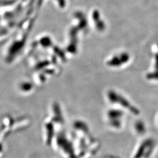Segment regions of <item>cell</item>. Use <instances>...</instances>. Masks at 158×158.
Here are the masks:
<instances>
[{
    "label": "cell",
    "instance_id": "6da1fadb",
    "mask_svg": "<svg viewBox=\"0 0 158 158\" xmlns=\"http://www.w3.org/2000/svg\"><path fill=\"white\" fill-rule=\"evenodd\" d=\"M136 129L139 133L143 132L145 131V126L142 122H138L136 124Z\"/></svg>",
    "mask_w": 158,
    "mask_h": 158
}]
</instances>
